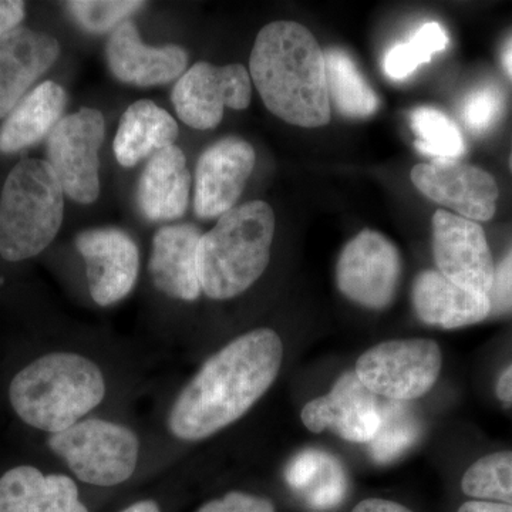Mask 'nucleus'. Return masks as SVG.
<instances>
[{
	"mask_svg": "<svg viewBox=\"0 0 512 512\" xmlns=\"http://www.w3.org/2000/svg\"><path fill=\"white\" fill-rule=\"evenodd\" d=\"M147 383L136 350L76 335L26 357L10 373L6 402L23 427L45 436L94 414L133 410Z\"/></svg>",
	"mask_w": 512,
	"mask_h": 512,
	"instance_id": "f257e3e1",
	"label": "nucleus"
},
{
	"mask_svg": "<svg viewBox=\"0 0 512 512\" xmlns=\"http://www.w3.org/2000/svg\"><path fill=\"white\" fill-rule=\"evenodd\" d=\"M285 359V340L271 326L249 329L202 353L150 420L175 466L244 419L274 387Z\"/></svg>",
	"mask_w": 512,
	"mask_h": 512,
	"instance_id": "f03ea898",
	"label": "nucleus"
},
{
	"mask_svg": "<svg viewBox=\"0 0 512 512\" xmlns=\"http://www.w3.org/2000/svg\"><path fill=\"white\" fill-rule=\"evenodd\" d=\"M39 439L46 461L86 493L124 490L177 467L151 421L141 420L134 410L94 414Z\"/></svg>",
	"mask_w": 512,
	"mask_h": 512,
	"instance_id": "7ed1b4c3",
	"label": "nucleus"
},
{
	"mask_svg": "<svg viewBox=\"0 0 512 512\" xmlns=\"http://www.w3.org/2000/svg\"><path fill=\"white\" fill-rule=\"evenodd\" d=\"M249 74L266 109L278 119L303 128L329 123L325 52L305 26L278 20L259 30Z\"/></svg>",
	"mask_w": 512,
	"mask_h": 512,
	"instance_id": "20e7f679",
	"label": "nucleus"
},
{
	"mask_svg": "<svg viewBox=\"0 0 512 512\" xmlns=\"http://www.w3.org/2000/svg\"><path fill=\"white\" fill-rule=\"evenodd\" d=\"M274 238V210L264 201L245 202L222 215L198 244L202 296L229 302L254 288L271 264Z\"/></svg>",
	"mask_w": 512,
	"mask_h": 512,
	"instance_id": "39448f33",
	"label": "nucleus"
},
{
	"mask_svg": "<svg viewBox=\"0 0 512 512\" xmlns=\"http://www.w3.org/2000/svg\"><path fill=\"white\" fill-rule=\"evenodd\" d=\"M64 191L45 160L15 165L0 195V256L10 264L29 261L55 241L64 217Z\"/></svg>",
	"mask_w": 512,
	"mask_h": 512,
	"instance_id": "423d86ee",
	"label": "nucleus"
},
{
	"mask_svg": "<svg viewBox=\"0 0 512 512\" xmlns=\"http://www.w3.org/2000/svg\"><path fill=\"white\" fill-rule=\"evenodd\" d=\"M441 366L443 356L434 340H387L359 357L355 373L376 396L409 402L433 389Z\"/></svg>",
	"mask_w": 512,
	"mask_h": 512,
	"instance_id": "0eeeda50",
	"label": "nucleus"
},
{
	"mask_svg": "<svg viewBox=\"0 0 512 512\" xmlns=\"http://www.w3.org/2000/svg\"><path fill=\"white\" fill-rule=\"evenodd\" d=\"M104 136L103 114L84 107L63 117L47 137V163L70 200L87 205L99 198Z\"/></svg>",
	"mask_w": 512,
	"mask_h": 512,
	"instance_id": "6e6552de",
	"label": "nucleus"
},
{
	"mask_svg": "<svg viewBox=\"0 0 512 512\" xmlns=\"http://www.w3.org/2000/svg\"><path fill=\"white\" fill-rule=\"evenodd\" d=\"M251 99V74L241 63H195L185 70L171 93L178 119L185 126L202 131L217 127L225 109H248Z\"/></svg>",
	"mask_w": 512,
	"mask_h": 512,
	"instance_id": "1a4fd4ad",
	"label": "nucleus"
},
{
	"mask_svg": "<svg viewBox=\"0 0 512 512\" xmlns=\"http://www.w3.org/2000/svg\"><path fill=\"white\" fill-rule=\"evenodd\" d=\"M74 247L82 258L87 293L94 305L111 308L134 292L141 254L130 234L119 228L87 229L77 234Z\"/></svg>",
	"mask_w": 512,
	"mask_h": 512,
	"instance_id": "9d476101",
	"label": "nucleus"
},
{
	"mask_svg": "<svg viewBox=\"0 0 512 512\" xmlns=\"http://www.w3.org/2000/svg\"><path fill=\"white\" fill-rule=\"evenodd\" d=\"M402 274L399 251L380 232L365 229L346 244L336 265L339 291L369 309L393 302Z\"/></svg>",
	"mask_w": 512,
	"mask_h": 512,
	"instance_id": "9b49d317",
	"label": "nucleus"
},
{
	"mask_svg": "<svg viewBox=\"0 0 512 512\" xmlns=\"http://www.w3.org/2000/svg\"><path fill=\"white\" fill-rule=\"evenodd\" d=\"M431 225L440 274L467 291L488 295L495 265L481 225L444 210L436 211Z\"/></svg>",
	"mask_w": 512,
	"mask_h": 512,
	"instance_id": "f8f14e48",
	"label": "nucleus"
},
{
	"mask_svg": "<svg viewBox=\"0 0 512 512\" xmlns=\"http://www.w3.org/2000/svg\"><path fill=\"white\" fill-rule=\"evenodd\" d=\"M412 183L429 200L474 222L490 221L500 195L493 175L458 160H433L413 168Z\"/></svg>",
	"mask_w": 512,
	"mask_h": 512,
	"instance_id": "ddd939ff",
	"label": "nucleus"
},
{
	"mask_svg": "<svg viewBox=\"0 0 512 512\" xmlns=\"http://www.w3.org/2000/svg\"><path fill=\"white\" fill-rule=\"evenodd\" d=\"M255 161L254 147L239 137L222 138L202 151L195 168V215L212 220L235 208Z\"/></svg>",
	"mask_w": 512,
	"mask_h": 512,
	"instance_id": "4468645a",
	"label": "nucleus"
},
{
	"mask_svg": "<svg viewBox=\"0 0 512 512\" xmlns=\"http://www.w3.org/2000/svg\"><path fill=\"white\" fill-rule=\"evenodd\" d=\"M201 229L192 224L164 225L151 244L147 272L154 292L165 302L194 308L202 298L197 269Z\"/></svg>",
	"mask_w": 512,
	"mask_h": 512,
	"instance_id": "2eb2a0df",
	"label": "nucleus"
},
{
	"mask_svg": "<svg viewBox=\"0 0 512 512\" xmlns=\"http://www.w3.org/2000/svg\"><path fill=\"white\" fill-rule=\"evenodd\" d=\"M45 463L13 464L0 474V512H92L79 483Z\"/></svg>",
	"mask_w": 512,
	"mask_h": 512,
	"instance_id": "dca6fc26",
	"label": "nucleus"
},
{
	"mask_svg": "<svg viewBox=\"0 0 512 512\" xmlns=\"http://www.w3.org/2000/svg\"><path fill=\"white\" fill-rule=\"evenodd\" d=\"M303 426L312 433L335 431L352 443H370L379 431L382 413L376 394L360 382L355 372L339 377L326 396L303 406Z\"/></svg>",
	"mask_w": 512,
	"mask_h": 512,
	"instance_id": "f3484780",
	"label": "nucleus"
},
{
	"mask_svg": "<svg viewBox=\"0 0 512 512\" xmlns=\"http://www.w3.org/2000/svg\"><path fill=\"white\" fill-rule=\"evenodd\" d=\"M110 72L121 83L137 87L161 86L180 79L188 64V53L177 45H144L131 20L114 29L106 46Z\"/></svg>",
	"mask_w": 512,
	"mask_h": 512,
	"instance_id": "a211bd4d",
	"label": "nucleus"
},
{
	"mask_svg": "<svg viewBox=\"0 0 512 512\" xmlns=\"http://www.w3.org/2000/svg\"><path fill=\"white\" fill-rule=\"evenodd\" d=\"M59 55V42L39 30L18 28L0 37V119L8 117Z\"/></svg>",
	"mask_w": 512,
	"mask_h": 512,
	"instance_id": "6ab92c4d",
	"label": "nucleus"
},
{
	"mask_svg": "<svg viewBox=\"0 0 512 512\" xmlns=\"http://www.w3.org/2000/svg\"><path fill=\"white\" fill-rule=\"evenodd\" d=\"M191 173L180 147L171 146L150 157L137 183L138 211L151 222L180 220L191 195Z\"/></svg>",
	"mask_w": 512,
	"mask_h": 512,
	"instance_id": "aec40b11",
	"label": "nucleus"
},
{
	"mask_svg": "<svg viewBox=\"0 0 512 512\" xmlns=\"http://www.w3.org/2000/svg\"><path fill=\"white\" fill-rule=\"evenodd\" d=\"M413 305L421 322L443 329L466 328L491 315L488 295L467 291L439 271H424L417 276Z\"/></svg>",
	"mask_w": 512,
	"mask_h": 512,
	"instance_id": "412c9836",
	"label": "nucleus"
},
{
	"mask_svg": "<svg viewBox=\"0 0 512 512\" xmlns=\"http://www.w3.org/2000/svg\"><path fill=\"white\" fill-rule=\"evenodd\" d=\"M67 93L60 84L47 80L19 101L0 126V153L13 154L36 146L49 137L63 119Z\"/></svg>",
	"mask_w": 512,
	"mask_h": 512,
	"instance_id": "4be33fe9",
	"label": "nucleus"
},
{
	"mask_svg": "<svg viewBox=\"0 0 512 512\" xmlns=\"http://www.w3.org/2000/svg\"><path fill=\"white\" fill-rule=\"evenodd\" d=\"M178 131L177 121L167 110L154 101L138 100L121 116L114 154L123 167H136L144 158L174 146Z\"/></svg>",
	"mask_w": 512,
	"mask_h": 512,
	"instance_id": "5701e85b",
	"label": "nucleus"
},
{
	"mask_svg": "<svg viewBox=\"0 0 512 512\" xmlns=\"http://www.w3.org/2000/svg\"><path fill=\"white\" fill-rule=\"evenodd\" d=\"M325 63L330 101L342 116L367 119L379 110V97L346 50L329 47Z\"/></svg>",
	"mask_w": 512,
	"mask_h": 512,
	"instance_id": "b1692460",
	"label": "nucleus"
},
{
	"mask_svg": "<svg viewBox=\"0 0 512 512\" xmlns=\"http://www.w3.org/2000/svg\"><path fill=\"white\" fill-rule=\"evenodd\" d=\"M416 147L434 160H458L466 153L460 128L447 114L434 107H417L410 114Z\"/></svg>",
	"mask_w": 512,
	"mask_h": 512,
	"instance_id": "393cba45",
	"label": "nucleus"
},
{
	"mask_svg": "<svg viewBox=\"0 0 512 512\" xmlns=\"http://www.w3.org/2000/svg\"><path fill=\"white\" fill-rule=\"evenodd\" d=\"M461 490L473 500L512 505V451H497L471 464Z\"/></svg>",
	"mask_w": 512,
	"mask_h": 512,
	"instance_id": "a878e982",
	"label": "nucleus"
},
{
	"mask_svg": "<svg viewBox=\"0 0 512 512\" xmlns=\"http://www.w3.org/2000/svg\"><path fill=\"white\" fill-rule=\"evenodd\" d=\"M448 36L443 26L436 22L421 26L412 39L394 46L384 59V72L393 80H404L420 66L431 62L434 55L443 52Z\"/></svg>",
	"mask_w": 512,
	"mask_h": 512,
	"instance_id": "bb28decb",
	"label": "nucleus"
},
{
	"mask_svg": "<svg viewBox=\"0 0 512 512\" xmlns=\"http://www.w3.org/2000/svg\"><path fill=\"white\" fill-rule=\"evenodd\" d=\"M379 431L372 444V454L379 463H389L404 453L419 436V424L407 404L389 400L380 402Z\"/></svg>",
	"mask_w": 512,
	"mask_h": 512,
	"instance_id": "cd10ccee",
	"label": "nucleus"
},
{
	"mask_svg": "<svg viewBox=\"0 0 512 512\" xmlns=\"http://www.w3.org/2000/svg\"><path fill=\"white\" fill-rule=\"evenodd\" d=\"M286 478L299 490H306L319 481V504H332L343 493L342 468L322 451L306 450L298 454L289 464Z\"/></svg>",
	"mask_w": 512,
	"mask_h": 512,
	"instance_id": "c85d7f7f",
	"label": "nucleus"
},
{
	"mask_svg": "<svg viewBox=\"0 0 512 512\" xmlns=\"http://www.w3.org/2000/svg\"><path fill=\"white\" fill-rule=\"evenodd\" d=\"M74 22L86 32L103 35L119 28L128 16L146 6L136 0H73L64 3Z\"/></svg>",
	"mask_w": 512,
	"mask_h": 512,
	"instance_id": "c756f323",
	"label": "nucleus"
},
{
	"mask_svg": "<svg viewBox=\"0 0 512 512\" xmlns=\"http://www.w3.org/2000/svg\"><path fill=\"white\" fill-rule=\"evenodd\" d=\"M504 110L503 90L497 84H483L468 93L461 107V117L471 133L484 134L501 120Z\"/></svg>",
	"mask_w": 512,
	"mask_h": 512,
	"instance_id": "7c9ffc66",
	"label": "nucleus"
},
{
	"mask_svg": "<svg viewBox=\"0 0 512 512\" xmlns=\"http://www.w3.org/2000/svg\"><path fill=\"white\" fill-rule=\"evenodd\" d=\"M192 512H278L266 495L245 490H229L208 498Z\"/></svg>",
	"mask_w": 512,
	"mask_h": 512,
	"instance_id": "2f4dec72",
	"label": "nucleus"
},
{
	"mask_svg": "<svg viewBox=\"0 0 512 512\" xmlns=\"http://www.w3.org/2000/svg\"><path fill=\"white\" fill-rule=\"evenodd\" d=\"M488 299L494 315L512 312V247L503 261L495 266L493 288L488 293Z\"/></svg>",
	"mask_w": 512,
	"mask_h": 512,
	"instance_id": "473e14b6",
	"label": "nucleus"
},
{
	"mask_svg": "<svg viewBox=\"0 0 512 512\" xmlns=\"http://www.w3.org/2000/svg\"><path fill=\"white\" fill-rule=\"evenodd\" d=\"M25 2L19 0H0V37L18 29L25 19Z\"/></svg>",
	"mask_w": 512,
	"mask_h": 512,
	"instance_id": "72a5a7b5",
	"label": "nucleus"
},
{
	"mask_svg": "<svg viewBox=\"0 0 512 512\" xmlns=\"http://www.w3.org/2000/svg\"><path fill=\"white\" fill-rule=\"evenodd\" d=\"M352 512H414L406 505L384 498H366L355 505Z\"/></svg>",
	"mask_w": 512,
	"mask_h": 512,
	"instance_id": "f704fd0d",
	"label": "nucleus"
},
{
	"mask_svg": "<svg viewBox=\"0 0 512 512\" xmlns=\"http://www.w3.org/2000/svg\"><path fill=\"white\" fill-rule=\"evenodd\" d=\"M116 512H167V510L161 498L156 495H146V497L134 498Z\"/></svg>",
	"mask_w": 512,
	"mask_h": 512,
	"instance_id": "c9c22d12",
	"label": "nucleus"
},
{
	"mask_svg": "<svg viewBox=\"0 0 512 512\" xmlns=\"http://www.w3.org/2000/svg\"><path fill=\"white\" fill-rule=\"evenodd\" d=\"M457 512H512V505L494 503V501L470 500L461 504Z\"/></svg>",
	"mask_w": 512,
	"mask_h": 512,
	"instance_id": "e433bc0d",
	"label": "nucleus"
},
{
	"mask_svg": "<svg viewBox=\"0 0 512 512\" xmlns=\"http://www.w3.org/2000/svg\"><path fill=\"white\" fill-rule=\"evenodd\" d=\"M495 394L501 402L512 404V363L498 377Z\"/></svg>",
	"mask_w": 512,
	"mask_h": 512,
	"instance_id": "4c0bfd02",
	"label": "nucleus"
},
{
	"mask_svg": "<svg viewBox=\"0 0 512 512\" xmlns=\"http://www.w3.org/2000/svg\"><path fill=\"white\" fill-rule=\"evenodd\" d=\"M501 63L505 72L512 79V35L505 40L503 50H501Z\"/></svg>",
	"mask_w": 512,
	"mask_h": 512,
	"instance_id": "58836bf2",
	"label": "nucleus"
},
{
	"mask_svg": "<svg viewBox=\"0 0 512 512\" xmlns=\"http://www.w3.org/2000/svg\"><path fill=\"white\" fill-rule=\"evenodd\" d=\"M510 168L512 171V140H511Z\"/></svg>",
	"mask_w": 512,
	"mask_h": 512,
	"instance_id": "ea45409f",
	"label": "nucleus"
}]
</instances>
